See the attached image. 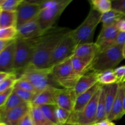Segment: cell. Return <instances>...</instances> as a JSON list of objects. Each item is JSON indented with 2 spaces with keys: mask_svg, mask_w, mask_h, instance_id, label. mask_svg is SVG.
<instances>
[{
  "mask_svg": "<svg viewBox=\"0 0 125 125\" xmlns=\"http://www.w3.org/2000/svg\"><path fill=\"white\" fill-rule=\"evenodd\" d=\"M64 27L54 26L38 38L30 65L38 68H48L52 55L59 44L71 32Z\"/></svg>",
  "mask_w": 125,
  "mask_h": 125,
  "instance_id": "obj_1",
  "label": "cell"
},
{
  "mask_svg": "<svg viewBox=\"0 0 125 125\" xmlns=\"http://www.w3.org/2000/svg\"><path fill=\"white\" fill-rule=\"evenodd\" d=\"M123 59L122 48L113 45L98 52L92 62L90 70L100 73L115 70Z\"/></svg>",
  "mask_w": 125,
  "mask_h": 125,
  "instance_id": "obj_2",
  "label": "cell"
},
{
  "mask_svg": "<svg viewBox=\"0 0 125 125\" xmlns=\"http://www.w3.org/2000/svg\"><path fill=\"white\" fill-rule=\"evenodd\" d=\"M38 38L32 39H17L15 40L13 70L17 75L18 73L21 74L23 70L30 65Z\"/></svg>",
  "mask_w": 125,
  "mask_h": 125,
  "instance_id": "obj_3",
  "label": "cell"
},
{
  "mask_svg": "<svg viewBox=\"0 0 125 125\" xmlns=\"http://www.w3.org/2000/svg\"><path fill=\"white\" fill-rule=\"evenodd\" d=\"M19 78H22L30 82L38 93L50 87H60L52 76V67L38 68L29 65L23 70Z\"/></svg>",
  "mask_w": 125,
  "mask_h": 125,
  "instance_id": "obj_4",
  "label": "cell"
},
{
  "mask_svg": "<svg viewBox=\"0 0 125 125\" xmlns=\"http://www.w3.org/2000/svg\"><path fill=\"white\" fill-rule=\"evenodd\" d=\"M101 13L91 7L89 14L82 24L71 31V35L77 45L92 43L95 29L101 23Z\"/></svg>",
  "mask_w": 125,
  "mask_h": 125,
  "instance_id": "obj_5",
  "label": "cell"
},
{
  "mask_svg": "<svg viewBox=\"0 0 125 125\" xmlns=\"http://www.w3.org/2000/svg\"><path fill=\"white\" fill-rule=\"evenodd\" d=\"M52 74L55 82L62 89L74 90L81 76L73 70L71 57L52 67Z\"/></svg>",
  "mask_w": 125,
  "mask_h": 125,
  "instance_id": "obj_6",
  "label": "cell"
},
{
  "mask_svg": "<svg viewBox=\"0 0 125 125\" xmlns=\"http://www.w3.org/2000/svg\"><path fill=\"white\" fill-rule=\"evenodd\" d=\"M72 0H59L50 7L42 9L37 17V20L42 29L46 32L54 25Z\"/></svg>",
  "mask_w": 125,
  "mask_h": 125,
  "instance_id": "obj_7",
  "label": "cell"
},
{
  "mask_svg": "<svg viewBox=\"0 0 125 125\" xmlns=\"http://www.w3.org/2000/svg\"><path fill=\"white\" fill-rule=\"evenodd\" d=\"M100 90L101 87L81 112H72L67 123L78 125H94L96 124L97 106Z\"/></svg>",
  "mask_w": 125,
  "mask_h": 125,
  "instance_id": "obj_8",
  "label": "cell"
},
{
  "mask_svg": "<svg viewBox=\"0 0 125 125\" xmlns=\"http://www.w3.org/2000/svg\"><path fill=\"white\" fill-rule=\"evenodd\" d=\"M77 46L78 45L71 35L70 32L55 49L50 60L49 67H54L70 58L74 54Z\"/></svg>",
  "mask_w": 125,
  "mask_h": 125,
  "instance_id": "obj_9",
  "label": "cell"
},
{
  "mask_svg": "<svg viewBox=\"0 0 125 125\" xmlns=\"http://www.w3.org/2000/svg\"><path fill=\"white\" fill-rule=\"evenodd\" d=\"M42 7L37 1L23 0L17 9V28L37 18Z\"/></svg>",
  "mask_w": 125,
  "mask_h": 125,
  "instance_id": "obj_10",
  "label": "cell"
},
{
  "mask_svg": "<svg viewBox=\"0 0 125 125\" xmlns=\"http://www.w3.org/2000/svg\"><path fill=\"white\" fill-rule=\"evenodd\" d=\"M53 98L54 104L57 107L73 112L76 99L74 90L54 87Z\"/></svg>",
  "mask_w": 125,
  "mask_h": 125,
  "instance_id": "obj_11",
  "label": "cell"
},
{
  "mask_svg": "<svg viewBox=\"0 0 125 125\" xmlns=\"http://www.w3.org/2000/svg\"><path fill=\"white\" fill-rule=\"evenodd\" d=\"M118 32L119 31L117 29V23L107 26H103L95 42L100 48V51L113 46Z\"/></svg>",
  "mask_w": 125,
  "mask_h": 125,
  "instance_id": "obj_12",
  "label": "cell"
},
{
  "mask_svg": "<svg viewBox=\"0 0 125 125\" xmlns=\"http://www.w3.org/2000/svg\"><path fill=\"white\" fill-rule=\"evenodd\" d=\"M17 29V39H35L42 36L45 33L40 27L37 18L22 24Z\"/></svg>",
  "mask_w": 125,
  "mask_h": 125,
  "instance_id": "obj_13",
  "label": "cell"
},
{
  "mask_svg": "<svg viewBox=\"0 0 125 125\" xmlns=\"http://www.w3.org/2000/svg\"><path fill=\"white\" fill-rule=\"evenodd\" d=\"M30 109L31 103H24L7 112L0 118V122L7 125H17L24 116L29 114Z\"/></svg>",
  "mask_w": 125,
  "mask_h": 125,
  "instance_id": "obj_14",
  "label": "cell"
},
{
  "mask_svg": "<svg viewBox=\"0 0 125 125\" xmlns=\"http://www.w3.org/2000/svg\"><path fill=\"white\" fill-rule=\"evenodd\" d=\"M125 93V83L119 84L118 92L114 103L112 110L107 116V120L110 122L118 120L125 115L123 112V98Z\"/></svg>",
  "mask_w": 125,
  "mask_h": 125,
  "instance_id": "obj_15",
  "label": "cell"
},
{
  "mask_svg": "<svg viewBox=\"0 0 125 125\" xmlns=\"http://www.w3.org/2000/svg\"><path fill=\"white\" fill-rule=\"evenodd\" d=\"M98 74V73L96 72L90 70L79 78L74 89L76 96L89 90L97 84Z\"/></svg>",
  "mask_w": 125,
  "mask_h": 125,
  "instance_id": "obj_16",
  "label": "cell"
},
{
  "mask_svg": "<svg viewBox=\"0 0 125 125\" xmlns=\"http://www.w3.org/2000/svg\"><path fill=\"white\" fill-rule=\"evenodd\" d=\"M15 44V40L0 53V72L15 73L13 70Z\"/></svg>",
  "mask_w": 125,
  "mask_h": 125,
  "instance_id": "obj_17",
  "label": "cell"
},
{
  "mask_svg": "<svg viewBox=\"0 0 125 125\" xmlns=\"http://www.w3.org/2000/svg\"><path fill=\"white\" fill-rule=\"evenodd\" d=\"M100 51V48L95 43L78 45L73 56L92 62L93 60Z\"/></svg>",
  "mask_w": 125,
  "mask_h": 125,
  "instance_id": "obj_18",
  "label": "cell"
},
{
  "mask_svg": "<svg viewBox=\"0 0 125 125\" xmlns=\"http://www.w3.org/2000/svg\"><path fill=\"white\" fill-rule=\"evenodd\" d=\"M101 87L99 83L95 84L94 86L90 88L89 90H87L85 92L80 94L76 96L75 104H74L73 112H80L84 109L86 105L89 103L94 96L95 93Z\"/></svg>",
  "mask_w": 125,
  "mask_h": 125,
  "instance_id": "obj_19",
  "label": "cell"
},
{
  "mask_svg": "<svg viewBox=\"0 0 125 125\" xmlns=\"http://www.w3.org/2000/svg\"><path fill=\"white\" fill-rule=\"evenodd\" d=\"M53 87H50L35 95L31 102L34 106H40L48 104H55L53 98Z\"/></svg>",
  "mask_w": 125,
  "mask_h": 125,
  "instance_id": "obj_20",
  "label": "cell"
},
{
  "mask_svg": "<svg viewBox=\"0 0 125 125\" xmlns=\"http://www.w3.org/2000/svg\"><path fill=\"white\" fill-rule=\"evenodd\" d=\"M118 83L105 85L106 87V117L109 115L112 110L114 103L117 96L118 89Z\"/></svg>",
  "mask_w": 125,
  "mask_h": 125,
  "instance_id": "obj_21",
  "label": "cell"
},
{
  "mask_svg": "<svg viewBox=\"0 0 125 125\" xmlns=\"http://www.w3.org/2000/svg\"><path fill=\"white\" fill-rule=\"evenodd\" d=\"M106 119L107 117L106 111V87L105 85H101L97 106L96 124H98Z\"/></svg>",
  "mask_w": 125,
  "mask_h": 125,
  "instance_id": "obj_22",
  "label": "cell"
},
{
  "mask_svg": "<svg viewBox=\"0 0 125 125\" xmlns=\"http://www.w3.org/2000/svg\"><path fill=\"white\" fill-rule=\"evenodd\" d=\"M71 62L73 70L78 75L82 76L90 71L92 62L74 56L71 57Z\"/></svg>",
  "mask_w": 125,
  "mask_h": 125,
  "instance_id": "obj_23",
  "label": "cell"
},
{
  "mask_svg": "<svg viewBox=\"0 0 125 125\" xmlns=\"http://www.w3.org/2000/svg\"><path fill=\"white\" fill-rule=\"evenodd\" d=\"M124 17L125 14L112 9L109 12L101 14V23H102L103 26H111L118 23Z\"/></svg>",
  "mask_w": 125,
  "mask_h": 125,
  "instance_id": "obj_24",
  "label": "cell"
},
{
  "mask_svg": "<svg viewBox=\"0 0 125 125\" xmlns=\"http://www.w3.org/2000/svg\"><path fill=\"white\" fill-rule=\"evenodd\" d=\"M24 101L15 94L12 92L11 95L9 97L8 100L6 102V103L0 107V118L4 115L7 112L12 110V109L15 108V107H17V106H20V105L24 103Z\"/></svg>",
  "mask_w": 125,
  "mask_h": 125,
  "instance_id": "obj_25",
  "label": "cell"
},
{
  "mask_svg": "<svg viewBox=\"0 0 125 125\" xmlns=\"http://www.w3.org/2000/svg\"><path fill=\"white\" fill-rule=\"evenodd\" d=\"M16 27L17 12L1 10L0 13V28Z\"/></svg>",
  "mask_w": 125,
  "mask_h": 125,
  "instance_id": "obj_26",
  "label": "cell"
},
{
  "mask_svg": "<svg viewBox=\"0 0 125 125\" xmlns=\"http://www.w3.org/2000/svg\"><path fill=\"white\" fill-rule=\"evenodd\" d=\"M34 125H47L51 124L47 120L41 108L39 106H34L31 104V109L29 112Z\"/></svg>",
  "mask_w": 125,
  "mask_h": 125,
  "instance_id": "obj_27",
  "label": "cell"
},
{
  "mask_svg": "<svg viewBox=\"0 0 125 125\" xmlns=\"http://www.w3.org/2000/svg\"><path fill=\"white\" fill-rule=\"evenodd\" d=\"M98 83L101 85H108L117 83L114 70H109L98 74Z\"/></svg>",
  "mask_w": 125,
  "mask_h": 125,
  "instance_id": "obj_28",
  "label": "cell"
},
{
  "mask_svg": "<svg viewBox=\"0 0 125 125\" xmlns=\"http://www.w3.org/2000/svg\"><path fill=\"white\" fill-rule=\"evenodd\" d=\"M43 113L44 114L48 120L52 124L59 125L57 122L56 117V104H48L40 106Z\"/></svg>",
  "mask_w": 125,
  "mask_h": 125,
  "instance_id": "obj_29",
  "label": "cell"
},
{
  "mask_svg": "<svg viewBox=\"0 0 125 125\" xmlns=\"http://www.w3.org/2000/svg\"><path fill=\"white\" fill-rule=\"evenodd\" d=\"M90 2L91 7L101 14L112 9V1L109 0H92Z\"/></svg>",
  "mask_w": 125,
  "mask_h": 125,
  "instance_id": "obj_30",
  "label": "cell"
},
{
  "mask_svg": "<svg viewBox=\"0 0 125 125\" xmlns=\"http://www.w3.org/2000/svg\"><path fill=\"white\" fill-rule=\"evenodd\" d=\"M17 29L16 27L0 28V40L12 41L17 39Z\"/></svg>",
  "mask_w": 125,
  "mask_h": 125,
  "instance_id": "obj_31",
  "label": "cell"
},
{
  "mask_svg": "<svg viewBox=\"0 0 125 125\" xmlns=\"http://www.w3.org/2000/svg\"><path fill=\"white\" fill-rule=\"evenodd\" d=\"M23 0H0V9L4 11L15 12Z\"/></svg>",
  "mask_w": 125,
  "mask_h": 125,
  "instance_id": "obj_32",
  "label": "cell"
},
{
  "mask_svg": "<svg viewBox=\"0 0 125 125\" xmlns=\"http://www.w3.org/2000/svg\"><path fill=\"white\" fill-rule=\"evenodd\" d=\"M13 87L17 88V89H22V90H27V91H29L31 92H32L35 94H38L37 91L35 89V88L34 87V85L30 82L28 81V80L23 79L22 78H19L17 79Z\"/></svg>",
  "mask_w": 125,
  "mask_h": 125,
  "instance_id": "obj_33",
  "label": "cell"
},
{
  "mask_svg": "<svg viewBox=\"0 0 125 125\" xmlns=\"http://www.w3.org/2000/svg\"><path fill=\"white\" fill-rule=\"evenodd\" d=\"M17 76L15 73H12L0 84V93H2L8 89L14 87L17 81Z\"/></svg>",
  "mask_w": 125,
  "mask_h": 125,
  "instance_id": "obj_34",
  "label": "cell"
},
{
  "mask_svg": "<svg viewBox=\"0 0 125 125\" xmlns=\"http://www.w3.org/2000/svg\"><path fill=\"white\" fill-rule=\"evenodd\" d=\"M13 92L15 93L24 102L27 103H31L34 99V96L36 94H34L32 92H31L27 90H22V89H17V88L13 87Z\"/></svg>",
  "mask_w": 125,
  "mask_h": 125,
  "instance_id": "obj_35",
  "label": "cell"
},
{
  "mask_svg": "<svg viewBox=\"0 0 125 125\" xmlns=\"http://www.w3.org/2000/svg\"><path fill=\"white\" fill-rule=\"evenodd\" d=\"M72 112L64 109L61 108L57 106L56 108V117H57V122L59 125L65 124L67 123L69 120L70 117Z\"/></svg>",
  "mask_w": 125,
  "mask_h": 125,
  "instance_id": "obj_36",
  "label": "cell"
},
{
  "mask_svg": "<svg viewBox=\"0 0 125 125\" xmlns=\"http://www.w3.org/2000/svg\"><path fill=\"white\" fill-rule=\"evenodd\" d=\"M115 74L117 78V83L122 84L125 83V65L117 67L114 70Z\"/></svg>",
  "mask_w": 125,
  "mask_h": 125,
  "instance_id": "obj_37",
  "label": "cell"
},
{
  "mask_svg": "<svg viewBox=\"0 0 125 125\" xmlns=\"http://www.w3.org/2000/svg\"><path fill=\"white\" fill-rule=\"evenodd\" d=\"M112 9L125 15V0L112 1Z\"/></svg>",
  "mask_w": 125,
  "mask_h": 125,
  "instance_id": "obj_38",
  "label": "cell"
},
{
  "mask_svg": "<svg viewBox=\"0 0 125 125\" xmlns=\"http://www.w3.org/2000/svg\"><path fill=\"white\" fill-rule=\"evenodd\" d=\"M13 87H12L6 90V91L0 93V107H2L6 103L7 100H8L9 97L10 95H11V94L13 92Z\"/></svg>",
  "mask_w": 125,
  "mask_h": 125,
  "instance_id": "obj_39",
  "label": "cell"
},
{
  "mask_svg": "<svg viewBox=\"0 0 125 125\" xmlns=\"http://www.w3.org/2000/svg\"><path fill=\"white\" fill-rule=\"evenodd\" d=\"M125 45V32H120L117 35L115 42L114 45L123 48V46Z\"/></svg>",
  "mask_w": 125,
  "mask_h": 125,
  "instance_id": "obj_40",
  "label": "cell"
},
{
  "mask_svg": "<svg viewBox=\"0 0 125 125\" xmlns=\"http://www.w3.org/2000/svg\"><path fill=\"white\" fill-rule=\"evenodd\" d=\"M17 125H34L32 119L31 118L30 114H28L24 116L19 122Z\"/></svg>",
  "mask_w": 125,
  "mask_h": 125,
  "instance_id": "obj_41",
  "label": "cell"
},
{
  "mask_svg": "<svg viewBox=\"0 0 125 125\" xmlns=\"http://www.w3.org/2000/svg\"><path fill=\"white\" fill-rule=\"evenodd\" d=\"M117 27L120 32H125V18H122L118 21L117 23Z\"/></svg>",
  "mask_w": 125,
  "mask_h": 125,
  "instance_id": "obj_42",
  "label": "cell"
},
{
  "mask_svg": "<svg viewBox=\"0 0 125 125\" xmlns=\"http://www.w3.org/2000/svg\"><path fill=\"white\" fill-rule=\"evenodd\" d=\"M13 41H14V40H12V41H4V40H0V53H1L6 47H7L11 43L13 42Z\"/></svg>",
  "mask_w": 125,
  "mask_h": 125,
  "instance_id": "obj_43",
  "label": "cell"
},
{
  "mask_svg": "<svg viewBox=\"0 0 125 125\" xmlns=\"http://www.w3.org/2000/svg\"><path fill=\"white\" fill-rule=\"evenodd\" d=\"M12 73H7V72H0V84L6 79L10 74Z\"/></svg>",
  "mask_w": 125,
  "mask_h": 125,
  "instance_id": "obj_44",
  "label": "cell"
},
{
  "mask_svg": "<svg viewBox=\"0 0 125 125\" xmlns=\"http://www.w3.org/2000/svg\"><path fill=\"white\" fill-rule=\"evenodd\" d=\"M99 125H115L112 122H110V121L107 120V119L103 121L101 123H98Z\"/></svg>",
  "mask_w": 125,
  "mask_h": 125,
  "instance_id": "obj_45",
  "label": "cell"
},
{
  "mask_svg": "<svg viewBox=\"0 0 125 125\" xmlns=\"http://www.w3.org/2000/svg\"><path fill=\"white\" fill-rule=\"evenodd\" d=\"M123 112L125 114V93L124 95V98H123Z\"/></svg>",
  "mask_w": 125,
  "mask_h": 125,
  "instance_id": "obj_46",
  "label": "cell"
},
{
  "mask_svg": "<svg viewBox=\"0 0 125 125\" xmlns=\"http://www.w3.org/2000/svg\"><path fill=\"white\" fill-rule=\"evenodd\" d=\"M122 52H123V56L124 59H125V45L123 46V48H122Z\"/></svg>",
  "mask_w": 125,
  "mask_h": 125,
  "instance_id": "obj_47",
  "label": "cell"
},
{
  "mask_svg": "<svg viewBox=\"0 0 125 125\" xmlns=\"http://www.w3.org/2000/svg\"><path fill=\"white\" fill-rule=\"evenodd\" d=\"M61 125H73V124H72V123H65V124Z\"/></svg>",
  "mask_w": 125,
  "mask_h": 125,
  "instance_id": "obj_48",
  "label": "cell"
},
{
  "mask_svg": "<svg viewBox=\"0 0 125 125\" xmlns=\"http://www.w3.org/2000/svg\"><path fill=\"white\" fill-rule=\"evenodd\" d=\"M0 125H6V123H3V122H0Z\"/></svg>",
  "mask_w": 125,
  "mask_h": 125,
  "instance_id": "obj_49",
  "label": "cell"
},
{
  "mask_svg": "<svg viewBox=\"0 0 125 125\" xmlns=\"http://www.w3.org/2000/svg\"><path fill=\"white\" fill-rule=\"evenodd\" d=\"M55 125V124H52V123H51V124H49V125Z\"/></svg>",
  "mask_w": 125,
  "mask_h": 125,
  "instance_id": "obj_50",
  "label": "cell"
},
{
  "mask_svg": "<svg viewBox=\"0 0 125 125\" xmlns=\"http://www.w3.org/2000/svg\"><path fill=\"white\" fill-rule=\"evenodd\" d=\"M99 125V124H95V125Z\"/></svg>",
  "mask_w": 125,
  "mask_h": 125,
  "instance_id": "obj_51",
  "label": "cell"
},
{
  "mask_svg": "<svg viewBox=\"0 0 125 125\" xmlns=\"http://www.w3.org/2000/svg\"><path fill=\"white\" fill-rule=\"evenodd\" d=\"M76 125V124H74V125Z\"/></svg>",
  "mask_w": 125,
  "mask_h": 125,
  "instance_id": "obj_52",
  "label": "cell"
},
{
  "mask_svg": "<svg viewBox=\"0 0 125 125\" xmlns=\"http://www.w3.org/2000/svg\"><path fill=\"white\" fill-rule=\"evenodd\" d=\"M1 10L0 9V13H1Z\"/></svg>",
  "mask_w": 125,
  "mask_h": 125,
  "instance_id": "obj_53",
  "label": "cell"
}]
</instances>
